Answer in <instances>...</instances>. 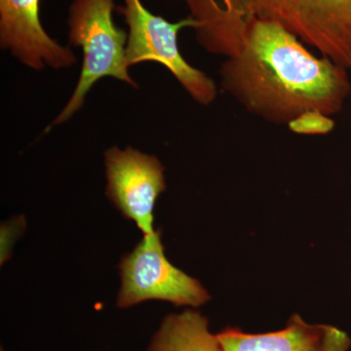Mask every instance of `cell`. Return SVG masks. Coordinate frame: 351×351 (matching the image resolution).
<instances>
[{
	"label": "cell",
	"mask_w": 351,
	"mask_h": 351,
	"mask_svg": "<svg viewBox=\"0 0 351 351\" xmlns=\"http://www.w3.org/2000/svg\"><path fill=\"white\" fill-rule=\"evenodd\" d=\"M1 351H3V350H1Z\"/></svg>",
	"instance_id": "cell-13"
},
{
	"label": "cell",
	"mask_w": 351,
	"mask_h": 351,
	"mask_svg": "<svg viewBox=\"0 0 351 351\" xmlns=\"http://www.w3.org/2000/svg\"><path fill=\"white\" fill-rule=\"evenodd\" d=\"M247 16L271 21L308 47L351 69V0H218Z\"/></svg>",
	"instance_id": "cell-3"
},
{
	"label": "cell",
	"mask_w": 351,
	"mask_h": 351,
	"mask_svg": "<svg viewBox=\"0 0 351 351\" xmlns=\"http://www.w3.org/2000/svg\"><path fill=\"white\" fill-rule=\"evenodd\" d=\"M331 117L319 112H308L298 117L289 125L290 130L302 135H324L334 128Z\"/></svg>",
	"instance_id": "cell-10"
},
{
	"label": "cell",
	"mask_w": 351,
	"mask_h": 351,
	"mask_svg": "<svg viewBox=\"0 0 351 351\" xmlns=\"http://www.w3.org/2000/svg\"><path fill=\"white\" fill-rule=\"evenodd\" d=\"M114 0H73L68 20L69 43L82 50V71L75 91L62 112L45 129L69 121L84 106L97 82L112 77L138 88L126 59L128 34L113 20Z\"/></svg>",
	"instance_id": "cell-2"
},
{
	"label": "cell",
	"mask_w": 351,
	"mask_h": 351,
	"mask_svg": "<svg viewBox=\"0 0 351 351\" xmlns=\"http://www.w3.org/2000/svg\"><path fill=\"white\" fill-rule=\"evenodd\" d=\"M128 27L126 59L129 68L152 62L162 64L193 101L209 106L216 100L218 90L211 77L189 64L179 47V32L195 27L191 17L172 23L151 12L142 0H123L117 7Z\"/></svg>",
	"instance_id": "cell-4"
},
{
	"label": "cell",
	"mask_w": 351,
	"mask_h": 351,
	"mask_svg": "<svg viewBox=\"0 0 351 351\" xmlns=\"http://www.w3.org/2000/svg\"><path fill=\"white\" fill-rule=\"evenodd\" d=\"M25 219L18 217L10 219L1 226V247H0V262L1 265L11 257V250L16 239L25 228Z\"/></svg>",
	"instance_id": "cell-11"
},
{
	"label": "cell",
	"mask_w": 351,
	"mask_h": 351,
	"mask_svg": "<svg viewBox=\"0 0 351 351\" xmlns=\"http://www.w3.org/2000/svg\"><path fill=\"white\" fill-rule=\"evenodd\" d=\"M219 75L226 93L276 125L289 126L308 112L334 117L351 93L348 69L316 56L280 25L254 16L242 18L237 47Z\"/></svg>",
	"instance_id": "cell-1"
},
{
	"label": "cell",
	"mask_w": 351,
	"mask_h": 351,
	"mask_svg": "<svg viewBox=\"0 0 351 351\" xmlns=\"http://www.w3.org/2000/svg\"><path fill=\"white\" fill-rule=\"evenodd\" d=\"M325 325H311L293 315L280 331L248 334L223 330L218 338L225 351H322Z\"/></svg>",
	"instance_id": "cell-8"
},
{
	"label": "cell",
	"mask_w": 351,
	"mask_h": 351,
	"mask_svg": "<svg viewBox=\"0 0 351 351\" xmlns=\"http://www.w3.org/2000/svg\"><path fill=\"white\" fill-rule=\"evenodd\" d=\"M350 346L351 339L345 331L325 325L322 351H348Z\"/></svg>",
	"instance_id": "cell-12"
},
{
	"label": "cell",
	"mask_w": 351,
	"mask_h": 351,
	"mask_svg": "<svg viewBox=\"0 0 351 351\" xmlns=\"http://www.w3.org/2000/svg\"><path fill=\"white\" fill-rule=\"evenodd\" d=\"M121 286L117 306L128 308L147 301L198 307L210 300L199 281L176 267L166 258L160 230L144 235L119 265Z\"/></svg>",
	"instance_id": "cell-5"
},
{
	"label": "cell",
	"mask_w": 351,
	"mask_h": 351,
	"mask_svg": "<svg viewBox=\"0 0 351 351\" xmlns=\"http://www.w3.org/2000/svg\"><path fill=\"white\" fill-rule=\"evenodd\" d=\"M106 195L143 235L154 230V206L165 191V168L156 156L127 147L105 152Z\"/></svg>",
	"instance_id": "cell-6"
},
{
	"label": "cell",
	"mask_w": 351,
	"mask_h": 351,
	"mask_svg": "<svg viewBox=\"0 0 351 351\" xmlns=\"http://www.w3.org/2000/svg\"><path fill=\"white\" fill-rule=\"evenodd\" d=\"M39 7L40 0H0V46L34 71L71 68L77 58L46 32Z\"/></svg>",
	"instance_id": "cell-7"
},
{
	"label": "cell",
	"mask_w": 351,
	"mask_h": 351,
	"mask_svg": "<svg viewBox=\"0 0 351 351\" xmlns=\"http://www.w3.org/2000/svg\"><path fill=\"white\" fill-rule=\"evenodd\" d=\"M147 351H225L209 329V321L198 311L188 309L164 318L152 337Z\"/></svg>",
	"instance_id": "cell-9"
}]
</instances>
